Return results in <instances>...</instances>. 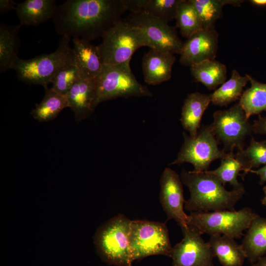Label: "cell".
<instances>
[{
  "label": "cell",
  "mask_w": 266,
  "mask_h": 266,
  "mask_svg": "<svg viewBox=\"0 0 266 266\" xmlns=\"http://www.w3.org/2000/svg\"><path fill=\"white\" fill-rule=\"evenodd\" d=\"M126 10L123 0H67L52 20L58 34L90 41L102 37Z\"/></svg>",
  "instance_id": "6da1fadb"
},
{
  "label": "cell",
  "mask_w": 266,
  "mask_h": 266,
  "mask_svg": "<svg viewBox=\"0 0 266 266\" xmlns=\"http://www.w3.org/2000/svg\"><path fill=\"white\" fill-rule=\"evenodd\" d=\"M180 178L190 193L184 208L190 212H208L222 210H235L245 191L227 190L220 180L210 171L196 172L182 169Z\"/></svg>",
  "instance_id": "7a4b0ae2"
},
{
  "label": "cell",
  "mask_w": 266,
  "mask_h": 266,
  "mask_svg": "<svg viewBox=\"0 0 266 266\" xmlns=\"http://www.w3.org/2000/svg\"><path fill=\"white\" fill-rule=\"evenodd\" d=\"M70 37L63 36L56 50L30 59L19 58L13 67L17 77L30 84L40 85L45 89L55 74L63 67L74 63Z\"/></svg>",
  "instance_id": "3957f363"
},
{
  "label": "cell",
  "mask_w": 266,
  "mask_h": 266,
  "mask_svg": "<svg viewBox=\"0 0 266 266\" xmlns=\"http://www.w3.org/2000/svg\"><path fill=\"white\" fill-rule=\"evenodd\" d=\"M131 222L120 214L98 229L94 244L102 261L116 266H132L129 242Z\"/></svg>",
  "instance_id": "277c9868"
},
{
  "label": "cell",
  "mask_w": 266,
  "mask_h": 266,
  "mask_svg": "<svg viewBox=\"0 0 266 266\" xmlns=\"http://www.w3.org/2000/svg\"><path fill=\"white\" fill-rule=\"evenodd\" d=\"M152 97L148 88L135 78L130 63L103 65L96 79L94 108L101 102L118 98Z\"/></svg>",
  "instance_id": "5b68a950"
},
{
  "label": "cell",
  "mask_w": 266,
  "mask_h": 266,
  "mask_svg": "<svg viewBox=\"0 0 266 266\" xmlns=\"http://www.w3.org/2000/svg\"><path fill=\"white\" fill-rule=\"evenodd\" d=\"M256 214L247 207L238 210L192 212L188 215L187 225L196 228L201 234H219L239 239L244 235L243 232L248 229Z\"/></svg>",
  "instance_id": "8992f818"
},
{
  "label": "cell",
  "mask_w": 266,
  "mask_h": 266,
  "mask_svg": "<svg viewBox=\"0 0 266 266\" xmlns=\"http://www.w3.org/2000/svg\"><path fill=\"white\" fill-rule=\"evenodd\" d=\"M102 38L98 47L103 65L130 63L135 51L147 46L141 33L125 20L115 23Z\"/></svg>",
  "instance_id": "52a82bcc"
},
{
  "label": "cell",
  "mask_w": 266,
  "mask_h": 266,
  "mask_svg": "<svg viewBox=\"0 0 266 266\" xmlns=\"http://www.w3.org/2000/svg\"><path fill=\"white\" fill-rule=\"evenodd\" d=\"M129 242L133 262L152 255L169 257L172 248L167 227L159 222L132 220Z\"/></svg>",
  "instance_id": "ba28073f"
},
{
  "label": "cell",
  "mask_w": 266,
  "mask_h": 266,
  "mask_svg": "<svg viewBox=\"0 0 266 266\" xmlns=\"http://www.w3.org/2000/svg\"><path fill=\"white\" fill-rule=\"evenodd\" d=\"M184 142L177 158L171 165L189 163L193 165L196 172L208 170L211 163L222 159L228 153L221 150L209 126L202 125L196 136L192 137L183 133Z\"/></svg>",
  "instance_id": "9c48e42d"
},
{
  "label": "cell",
  "mask_w": 266,
  "mask_h": 266,
  "mask_svg": "<svg viewBox=\"0 0 266 266\" xmlns=\"http://www.w3.org/2000/svg\"><path fill=\"white\" fill-rule=\"evenodd\" d=\"M213 122L210 125L218 143L224 146L225 153H233V150L243 148L245 137L252 131V125L239 103L230 108L217 110L213 114Z\"/></svg>",
  "instance_id": "30bf717a"
},
{
  "label": "cell",
  "mask_w": 266,
  "mask_h": 266,
  "mask_svg": "<svg viewBox=\"0 0 266 266\" xmlns=\"http://www.w3.org/2000/svg\"><path fill=\"white\" fill-rule=\"evenodd\" d=\"M125 21L137 28L142 34L150 49L180 54L183 43L175 27L144 12L132 13Z\"/></svg>",
  "instance_id": "8fae6325"
},
{
  "label": "cell",
  "mask_w": 266,
  "mask_h": 266,
  "mask_svg": "<svg viewBox=\"0 0 266 266\" xmlns=\"http://www.w3.org/2000/svg\"><path fill=\"white\" fill-rule=\"evenodd\" d=\"M182 230L183 238L172 247L170 252V266H215L211 246L204 240L202 234L188 225Z\"/></svg>",
  "instance_id": "7c38bea8"
},
{
  "label": "cell",
  "mask_w": 266,
  "mask_h": 266,
  "mask_svg": "<svg viewBox=\"0 0 266 266\" xmlns=\"http://www.w3.org/2000/svg\"><path fill=\"white\" fill-rule=\"evenodd\" d=\"M160 202L167 216L174 220L181 229L187 226L188 215L184 210L182 182L180 176L170 168H166L160 178Z\"/></svg>",
  "instance_id": "4fadbf2b"
},
{
  "label": "cell",
  "mask_w": 266,
  "mask_h": 266,
  "mask_svg": "<svg viewBox=\"0 0 266 266\" xmlns=\"http://www.w3.org/2000/svg\"><path fill=\"white\" fill-rule=\"evenodd\" d=\"M219 34L215 28L202 29L183 43L180 63L189 66L215 60L218 47Z\"/></svg>",
  "instance_id": "5bb4252c"
},
{
  "label": "cell",
  "mask_w": 266,
  "mask_h": 266,
  "mask_svg": "<svg viewBox=\"0 0 266 266\" xmlns=\"http://www.w3.org/2000/svg\"><path fill=\"white\" fill-rule=\"evenodd\" d=\"M175 61L174 54L150 49L142 58L145 82L149 85H157L169 80Z\"/></svg>",
  "instance_id": "9a60e30c"
},
{
  "label": "cell",
  "mask_w": 266,
  "mask_h": 266,
  "mask_svg": "<svg viewBox=\"0 0 266 266\" xmlns=\"http://www.w3.org/2000/svg\"><path fill=\"white\" fill-rule=\"evenodd\" d=\"M74 62L81 78L96 80L103 64L98 45L80 38H73Z\"/></svg>",
  "instance_id": "2e32d148"
},
{
  "label": "cell",
  "mask_w": 266,
  "mask_h": 266,
  "mask_svg": "<svg viewBox=\"0 0 266 266\" xmlns=\"http://www.w3.org/2000/svg\"><path fill=\"white\" fill-rule=\"evenodd\" d=\"M95 84L96 80L80 78L66 93L76 121L86 119L94 111Z\"/></svg>",
  "instance_id": "e0dca14e"
},
{
  "label": "cell",
  "mask_w": 266,
  "mask_h": 266,
  "mask_svg": "<svg viewBox=\"0 0 266 266\" xmlns=\"http://www.w3.org/2000/svg\"><path fill=\"white\" fill-rule=\"evenodd\" d=\"M241 245L252 264L266 255V217L256 215L244 234Z\"/></svg>",
  "instance_id": "ac0fdd59"
},
{
  "label": "cell",
  "mask_w": 266,
  "mask_h": 266,
  "mask_svg": "<svg viewBox=\"0 0 266 266\" xmlns=\"http://www.w3.org/2000/svg\"><path fill=\"white\" fill-rule=\"evenodd\" d=\"M54 0H26L15 11L21 26H37L52 19L57 5Z\"/></svg>",
  "instance_id": "d6986e66"
},
{
  "label": "cell",
  "mask_w": 266,
  "mask_h": 266,
  "mask_svg": "<svg viewBox=\"0 0 266 266\" xmlns=\"http://www.w3.org/2000/svg\"><path fill=\"white\" fill-rule=\"evenodd\" d=\"M211 102L210 96L198 92L189 94L182 108L181 123L190 136L196 135L202 116Z\"/></svg>",
  "instance_id": "ffe728a7"
},
{
  "label": "cell",
  "mask_w": 266,
  "mask_h": 266,
  "mask_svg": "<svg viewBox=\"0 0 266 266\" xmlns=\"http://www.w3.org/2000/svg\"><path fill=\"white\" fill-rule=\"evenodd\" d=\"M214 257L223 266H242L246 259L241 244L231 237L216 234L209 241Z\"/></svg>",
  "instance_id": "44dd1931"
},
{
  "label": "cell",
  "mask_w": 266,
  "mask_h": 266,
  "mask_svg": "<svg viewBox=\"0 0 266 266\" xmlns=\"http://www.w3.org/2000/svg\"><path fill=\"white\" fill-rule=\"evenodd\" d=\"M21 24L10 26L0 24V73L13 69L19 58L18 53L20 46L19 32Z\"/></svg>",
  "instance_id": "7402d4cb"
},
{
  "label": "cell",
  "mask_w": 266,
  "mask_h": 266,
  "mask_svg": "<svg viewBox=\"0 0 266 266\" xmlns=\"http://www.w3.org/2000/svg\"><path fill=\"white\" fill-rule=\"evenodd\" d=\"M190 70L195 80L209 90H216L226 81V66L215 60L194 64L190 66Z\"/></svg>",
  "instance_id": "603a6c76"
},
{
  "label": "cell",
  "mask_w": 266,
  "mask_h": 266,
  "mask_svg": "<svg viewBox=\"0 0 266 266\" xmlns=\"http://www.w3.org/2000/svg\"><path fill=\"white\" fill-rule=\"evenodd\" d=\"M66 107H69L66 95L59 93L51 87L45 89L42 100L36 105L30 114L40 122H48L56 118Z\"/></svg>",
  "instance_id": "cb8c5ba5"
},
{
  "label": "cell",
  "mask_w": 266,
  "mask_h": 266,
  "mask_svg": "<svg viewBox=\"0 0 266 266\" xmlns=\"http://www.w3.org/2000/svg\"><path fill=\"white\" fill-rule=\"evenodd\" d=\"M250 75H241L235 69L232 72L231 78L210 95L211 102L219 106H227L240 99L244 87L250 80Z\"/></svg>",
  "instance_id": "d4e9b609"
},
{
  "label": "cell",
  "mask_w": 266,
  "mask_h": 266,
  "mask_svg": "<svg viewBox=\"0 0 266 266\" xmlns=\"http://www.w3.org/2000/svg\"><path fill=\"white\" fill-rule=\"evenodd\" d=\"M249 81L251 86L242 93L238 102L248 119L266 111V83L259 82L251 76Z\"/></svg>",
  "instance_id": "484cf974"
},
{
  "label": "cell",
  "mask_w": 266,
  "mask_h": 266,
  "mask_svg": "<svg viewBox=\"0 0 266 266\" xmlns=\"http://www.w3.org/2000/svg\"><path fill=\"white\" fill-rule=\"evenodd\" d=\"M201 20L202 28H215L216 21L222 14L226 4L240 6L242 0H190Z\"/></svg>",
  "instance_id": "4316f807"
},
{
  "label": "cell",
  "mask_w": 266,
  "mask_h": 266,
  "mask_svg": "<svg viewBox=\"0 0 266 266\" xmlns=\"http://www.w3.org/2000/svg\"><path fill=\"white\" fill-rule=\"evenodd\" d=\"M235 156L243 166L244 173L241 176L244 179L252 168L266 165V140L257 141L252 137L247 148L237 149Z\"/></svg>",
  "instance_id": "83f0119b"
},
{
  "label": "cell",
  "mask_w": 266,
  "mask_h": 266,
  "mask_svg": "<svg viewBox=\"0 0 266 266\" xmlns=\"http://www.w3.org/2000/svg\"><path fill=\"white\" fill-rule=\"evenodd\" d=\"M175 19L176 27L182 35L187 38L203 29L200 16L190 0H181Z\"/></svg>",
  "instance_id": "f1b7e54d"
},
{
  "label": "cell",
  "mask_w": 266,
  "mask_h": 266,
  "mask_svg": "<svg viewBox=\"0 0 266 266\" xmlns=\"http://www.w3.org/2000/svg\"><path fill=\"white\" fill-rule=\"evenodd\" d=\"M221 160L220 166L213 170H210V172L215 175L224 186L229 183L233 189L244 188L243 184L237 180L239 172L243 171V168L233 153H228Z\"/></svg>",
  "instance_id": "f546056e"
},
{
  "label": "cell",
  "mask_w": 266,
  "mask_h": 266,
  "mask_svg": "<svg viewBox=\"0 0 266 266\" xmlns=\"http://www.w3.org/2000/svg\"><path fill=\"white\" fill-rule=\"evenodd\" d=\"M182 0H145L143 12L166 23L175 19Z\"/></svg>",
  "instance_id": "4dcf8cb0"
},
{
  "label": "cell",
  "mask_w": 266,
  "mask_h": 266,
  "mask_svg": "<svg viewBox=\"0 0 266 266\" xmlns=\"http://www.w3.org/2000/svg\"><path fill=\"white\" fill-rule=\"evenodd\" d=\"M80 78L79 70L75 62L70 64L55 74L51 81V88L59 93L66 94Z\"/></svg>",
  "instance_id": "1f68e13d"
},
{
  "label": "cell",
  "mask_w": 266,
  "mask_h": 266,
  "mask_svg": "<svg viewBox=\"0 0 266 266\" xmlns=\"http://www.w3.org/2000/svg\"><path fill=\"white\" fill-rule=\"evenodd\" d=\"M127 10H130L133 14L143 12L145 0H123Z\"/></svg>",
  "instance_id": "d6a6232c"
},
{
  "label": "cell",
  "mask_w": 266,
  "mask_h": 266,
  "mask_svg": "<svg viewBox=\"0 0 266 266\" xmlns=\"http://www.w3.org/2000/svg\"><path fill=\"white\" fill-rule=\"evenodd\" d=\"M252 131L255 133L266 134V116L259 115L258 119L252 125Z\"/></svg>",
  "instance_id": "836d02e7"
},
{
  "label": "cell",
  "mask_w": 266,
  "mask_h": 266,
  "mask_svg": "<svg viewBox=\"0 0 266 266\" xmlns=\"http://www.w3.org/2000/svg\"><path fill=\"white\" fill-rule=\"evenodd\" d=\"M17 3L12 0H0V12L3 13L11 10L15 9Z\"/></svg>",
  "instance_id": "e575fe53"
},
{
  "label": "cell",
  "mask_w": 266,
  "mask_h": 266,
  "mask_svg": "<svg viewBox=\"0 0 266 266\" xmlns=\"http://www.w3.org/2000/svg\"><path fill=\"white\" fill-rule=\"evenodd\" d=\"M249 172L256 174L260 178L259 184L262 185L266 182V165L257 169H251Z\"/></svg>",
  "instance_id": "d590c367"
},
{
  "label": "cell",
  "mask_w": 266,
  "mask_h": 266,
  "mask_svg": "<svg viewBox=\"0 0 266 266\" xmlns=\"http://www.w3.org/2000/svg\"><path fill=\"white\" fill-rule=\"evenodd\" d=\"M252 266H266V256L262 257L256 263L252 264Z\"/></svg>",
  "instance_id": "8d00e7d4"
},
{
  "label": "cell",
  "mask_w": 266,
  "mask_h": 266,
  "mask_svg": "<svg viewBox=\"0 0 266 266\" xmlns=\"http://www.w3.org/2000/svg\"><path fill=\"white\" fill-rule=\"evenodd\" d=\"M250 2L258 6H266V0H251Z\"/></svg>",
  "instance_id": "74e56055"
},
{
  "label": "cell",
  "mask_w": 266,
  "mask_h": 266,
  "mask_svg": "<svg viewBox=\"0 0 266 266\" xmlns=\"http://www.w3.org/2000/svg\"><path fill=\"white\" fill-rule=\"evenodd\" d=\"M263 191L265 196L264 198L261 200V202L262 204L266 206V186L263 187Z\"/></svg>",
  "instance_id": "f35d334b"
}]
</instances>
